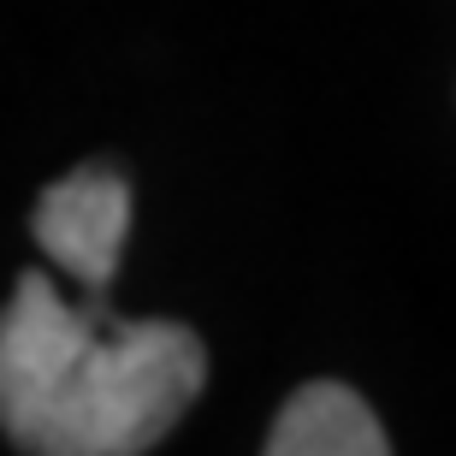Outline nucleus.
<instances>
[{
	"label": "nucleus",
	"instance_id": "nucleus-1",
	"mask_svg": "<svg viewBox=\"0 0 456 456\" xmlns=\"http://www.w3.org/2000/svg\"><path fill=\"white\" fill-rule=\"evenodd\" d=\"M208 350L184 321H113L71 362L36 427V456H136L167 439L202 397Z\"/></svg>",
	"mask_w": 456,
	"mask_h": 456
},
{
	"label": "nucleus",
	"instance_id": "nucleus-2",
	"mask_svg": "<svg viewBox=\"0 0 456 456\" xmlns=\"http://www.w3.org/2000/svg\"><path fill=\"white\" fill-rule=\"evenodd\" d=\"M107 297L89 290V303H66L42 273H24L12 285L6 321H0V421L18 451H30L36 427L60 397L71 362L102 332Z\"/></svg>",
	"mask_w": 456,
	"mask_h": 456
},
{
	"label": "nucleus",
	"instance_id": "nucleus-3",
	"mask_svg": "<svg viewBox=\"0 0 456 456\" xmlns=\"http://www.w3.org/2000/svg\"><path fill=\"white\" fill-rule=\"evenodd\" d=\"M30 232L84 290L107 297L118 255H125V232H131V184L102 160L66 172L60 184L42 190Z\"/></svg>",
	"mask_w": 456,
	"mask_h": 456
},
{
	"label": "nucleus",
	"instance_id": "nucleus-4",
	"mask_svg": "<svg viewBox=\"0 0 456 456\" xmlns=\"http://www.w3.org/2000/svg\"><path fill=\"white\" fill-rule=\"evenodd\" d=\"M386 451L391 439L379 415L338 379L297 386L267 433V456H386Z\"/></svg>",
	"mask_w": 456,
	"mask_h": 456
}]
</instances>
